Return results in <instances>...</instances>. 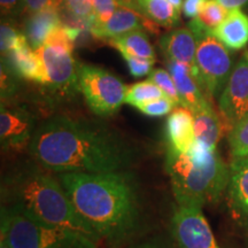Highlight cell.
<instances>
[{
	"label": "cell",
	"instance_id": "52a82bcc",
	"mask_svg": "<svg viewBox=\"0 0 248 248\" xmlns=\"http://www.w3.org/2000/svg\"><path fill=\"white\" fill-rule=\"evenodd\" d=\"M78 86L95 115L111 116L125 102L128 86L104 68L78 64Z\"/></svg>",
	"mask_w": 248,
	"mask_h": 248
},
{
	"label": "cell",
	"instance_id": "e575fe53",
	"mask_svg": "<svg viewBox=\"0 0 248 248\" xmlns=\"http://www.w3.org/2000/svg\"><path fill=\"white\" fill-rule=\"evenodd\" d=\"M207 1L208 0H184L182 8L183 13H184L186 17L191 18V20L197 18L200 15Z\"/></svg>",
	"mask_w": 248,
	"mask_h": 248
},
{
	"label": "cell",
	"instance_id": "5bb4252c",
	"mask_svg": "<svg viewBox=\"0 0 248 248\" xmlns=\"http://www.w3.org/2000/svg\"><path fill=\"white\" fill-rule=\"evenodd\" d=\"M151 20L133 9L119 7L114 14L102 23H93L90 32L93 37L102 40H110L135 30H144L145 28L154 31Z\"/></svg>",
	"mask_w": 248,
	"mask_h": 248
},
{
	"label": "cell",
	"instance_id": "6da1fadb",
	"mask_svg": "<svg viewBox=\"0 0 248 248\" xmlns=\"http://www.w3.org/2000/svg\"><path fill=\"white\" fill-rule=\"evenodd\" d=\"M29 152L38 166L59 175L124 171L137 157L135 147L106 124L68 115L37 126Z\"/></svg>",
	"mask_w": 248,
	"mask_h": 248
},
{
	"label": "cell",
	"instance_id": "2e32d148",
	"mask_svg": "<svg viewBox=\"0 0 248 248\" xmlns=\"http://www.w3.org/2000/svg\"><path fill=\"white\" fill-rule=\"evenodd\" d=\"M166 131L169 150L188 153L195 144L193 113L185 107H176L167 120Z\"/></svg>",
	"mask_w": 248,
	"mask_h": 248
},
{
	"label": "cell",
	"instance_id": "4fadbf2b",
	"mask_svg": "<svg viewBox=\"0 0 248 248\" xmlns=\"http://www.w3.org/2000/svg\"><path fill=\"white\" fill-rule=\"evenodd\" d=\"M226 197L232 217L248 228V156L233 157L230 166Z\"/></svg>",
	"mask_w": 248,
	"mask_h": 248
},
{
	"label": "cell",
	"instance_id": "4dcf8cb0",
	"mask_svg": "<svg viewBox=\"0 0 248 248\" xmlns=\"http://www.w3.org/2000/svg\"><path fill=\"white\" fill-rule=\"evenodd\" d=\"M94 9V23H102L107 21L114 12L120 7L116 0H91Z\"/></svg>",
	"mask_w": 248,
	"mask_h": 248
},
{
	"label": "cell",
	"instance_id": "f546056e",
	"mask_svg": "<svg viewBox=\"0 0 248 248\" xmlns=\"http://www.w3.org/2000/svg\"><path fill=\"white\" fill-rule=\"evenodd\" d=\"M122 58L125 60L126 64H128L129 71L132 76L135 77H142L150 75L151 71L153 70V64L155 61L145 60V59H140L137 57H133L125 52H120Z\"/></svg>",
	"mask_w": 248,
	"mask_h": 248
},
{
	"label": "cell",
	"instance_id": "d6986e66",
	"mask_svg": "<svg viewBox=\"0 0 248 248\" xmlns=\"http://www.w3.org/2000/svg\"><path fill=\"white\" fill-rule=\"evenodd\" d=\"M213 33L228 48H244L248 44V15L241 9L229 11L228 16Z\"/></svg>",
	"mask_w": 248,
	"mask_h": 248
},
{
	"label": "cell",
	"instance_id": "1f68e13d",
	"mask_svg": "<svg viewBox=\"0 0 248 248\" xmlns=\"http://www.w3.org/2000/svg\"><path fill=\"white\" fill-rule=\"evenodd\" d=\"M15 74L9 69V67L1 60V101L7 100L16 91L15 84Z\"/></svg>",
	"mask_w": 248,
	"mask_h": 248
},
{
	"label": "cell",
	"instance_id": "8992f818",
	"mask_svg": "<svg viewBox=\"0 0 248 248\" xmlns=\"http://www.w3.org/2000/svg\"><path fill=\"white\" fill-rule=\"evenodd\" d=\"M187 27L197 38L195 76L204 93L212 98L216 97L222 93L233 70L230 51L198 17L191 20Z\"/></svg>",
	"mask_w": 248,
	"mask_h": 248
},
{
	"label": "cell",
	"instance_id": "ab89813d",
	"mask_svg": "<svg viewBox=\"0 0 248 248\" xmlns=\"http://www.w3.org/2000/svg\"><path fill=\"white\" fill-rule=\"evenodd\" d=\"M0 248H11V247H9V245L6 243L5 240L1 239L0 240Z\"/></svg>",
	"mask_w": 248,
	"mask_h": 248
},
{
	"label": "cell",
	"instance_id": "30bf717a",
	"mask_svg": "<svg viewBox=\"0 0 248 248\" xmlns=\"http://www.w3.org/2000/svg\"><path fill=\"white\" fill-rule=\"evenodd\" d=\"M218 109L230 130L248 116V51L241 55L219 94Z\"/></svg>",
	"mask_w": 248,
	"mask_h": 248
},
{
	"label": "cell",
	"instance_id": "ffe728a7",
	"mask_svg": "<svg viewBox=\"0 0 248 248\" xmlns=\"http://www.w3.org/2000/svg\"><path fill=\"white\" fill-rule=\"evenodd\" d=\"M195 142L209 151H216L222 137L223 124L212 105L193 114Z\"/></svg>",
	"mask_w": 248,
	"mask_h": 248
},
{
	"label": "cell",
	"instance_id": "7402d4cb",
	"mask_svg": "<svg viewBox=\"0 0 248 248\" xmlns=\"http://www.w3.org/2000/svg\"><path fill=\"white\" fill-rule=\"evenodd\" d=\"M137 11L152 22L164 28L176 26L181 20V12L168 0H137Z\"/></svg>",
	"mask_w": 248,
	"mask_h": 248
},
{
	"label": "cell",
	"instance_id": "484cf974",
	"mask_svg": "<svg viewBox=\"0 0 248 248\" xmlns=\"http://www.w3.org/2000/svg\"><path fill=\"white\" fill-rule=\"evenodd\" d=\"M0 38H1V57H5L9 52L13 51L14 48L18 47L20 45L27 43L28 40L24 36L23 32H20L16 28L14 27L13 23L8 22L7 20L1 22V28H0Z\"/></svg>",
	"mask_w": 248,
	"mask_h": 248
},
{
	"label": "cell",
	"instance_id": "cb8c5ba5",
	"mask_svg": "<svg viewBox=\"0 0 248 248\" xmlns=\"http://www.w3.org/2000/svg\"><path fill=\"white\" fill-rule=\"evenodd\" d=\"M228 141L232 156H248V116L232 126Z\"/></svg>",
	"mask_w": 248,
	"mask_h": 248
},
{
	"label": "cell",
	"instance_id": "74e56055",
	"mask_svg": "<svg viewBox=\"0 0 248 248\" xmlns=\"http://www.w3.org/2000/svg\"><path fill=\"white\" fill-rule=\"evenodd\" d=\"M117 4H119L120 7H125L133 9V11H137V0H116Z\"/></svg>",
	"mask_w": 248,
	"mask_h": 248
},
{
	"label": "cell",
	"instance_id": "3957f363",
	"mask_svg": "<svg viewBox=\"0 0 248 248\" xmlns=\"http://www.w3.org/2000/svg\"><path fill=\"white\" fill-rule=\"evenodd\" d=\"M46 171L40 166L22 164L8 172L1 184L2 206L13 207L46 224L80 231L100 241L76 212L61 182Z\"/></svg>",
	"mask_w": 248,
	"mask_h": 248
},
{
	"label": "cell",
	"instance_id": "e0dca14e",
	"mask_svg": "<svg viewBox=\"0 0 248 248\" xmlns=\"http://www.w3.org/2000/svg\"><path fill=\"white\" fill-rule=\"evenodd\" d=\"M160 47L167 60L195 66L197 38L188 28H179L164 33L160 39Z\"/></svg>",
	"mask_w": 248,
	"mask_h": 248
},
{
	"label": "cell",
	"instance_id": "8fae6325",
	"mask_svg": "<svg viewBox=\"0 0 248 248\" xmlns=\"http://www.w3.org/2000/svg\"><path fill=\"white\" fill-rule=\"evenodd\" d=\"M36 119L29 109L1 101L0 106V142L2 150L22 152L28 148L36 132Z\"/></svg>",
	"mask_w": 248,
	"mask_h": 248
},
{
	"label": "cell",
	"instance_id": "7c38bea8",
	"mask_svg": "<svg viewBox=\"0 0 248 248\" xmlns=\"http://www.w3.org/2000/svg\"><path fill=\"white\" fill-rule=\"evenodd\" d=\"M166 66L175 82L182 107L187 108L195 114L209 106L210 102L195 76L193 67L172 60H167Z\"/></svg>",
	"mask_w": 248,
	"mask_h": 248
},
{
	"label": "cell",
	"instance_id": "83f0119b",
	"mask_svg": "<svg viewBox=\"0 0 248 248\" xmlns=\"http://www.w3.org/2000/svg\"><path fill=\"white\" fill-rule=\"evenodd\" d=\"M63 8L69 11L90 28L95 21L94 9L91 0H63Z\"/></svg>",
	"mask_w": 248,
	"mask_h": 248
},
{
	"label": "cell",
	"instance_id": "d590c367",
	"mask_svg": "<svg viewBox=\"0 0 248 248\" xmlns=\"http://www.w3.org/2000/svg\"><path fill=\"white\" fill-rule=\"evenodd\" d=\"M226 9H240L244 6L248 5V0H218Z\"/></svg>",
	"mask_w": 248,
	"mask_h": 248
},
{
	"label": "cell",
	"instance_id": "4316f807",
	"mask_svg": "<svg viewBox=\"0 0 248 248\" xmlns=\"http://www.w3.org/2000/svg\"><path fill=\"white\" fill-rule=\"evenodd\" d=\"M150 79L152 82L155 83L159 88L162 90L167 98L170 99L173 104L176 105V107H181V100H179L177 89H176L175 82H173L171 75L169 74V71L164 69H153L151 71Z\"/></svg>",
	"mask_w": 248,
	"mask_h": 248
},
{
	"label": "cell",
	"instance_id": "277c9868",
	"mask_svg": "<svg viewBox=\"0 0 248 248\" xmlns=\"http://www.w3.org/2000/svg\"><path fill=\"white\" fill-rule=\"evenodd\" d=\"M166 170L178 206L216 203L226 192L230 176L228 167L217 153L197 142L188 153L167 152Z\"/></svg>",
	"mask_w": 248,
	"mask_h": 248
},
{
	"label": "cell",
	"instance_id": "5b68a950",
	"mask_svg": "<svg viewBox=\"0 0 248 248\" xmlns=\"http://www.w3.org/2000/svg\"><path fill=\"white\" fill-rule=\"evenodd\" d=\"M0 230L11 248H100L83 232L39 222L13 207L1 206Z\"/></svg>",
	"mask_w": 248,
	"mask_h": 248
},
{
	"label": "cell",
	"instance_id": "8d00e7d4",
	"mask_svg": "<svg viewBox=\"0 0 248 248\" xmlns=\"http://www.w3.org/2000/svg\"><path fill=\"white\" fill-rule=\"evenodd\" d=\"M129 248H168V247H166L163 244H161L156 240H147V241H141V243L131 245Z\"/></svg>",
	"mask_w": 248,
	"mask_h": 248
},
{
	"label": "cell",
	"instance_id": "ba28073f",
	"mask_svg": "<svg viewBox=\"0 0 248 248\" xmlns=\"http://www.w3.org/2000/svg\"><path fill=\"white\" fill-rule=\"evenodd\" d=\"M74 45L66 43H45L37 49L44 63L46 88L59 99H70L79 91L78 64L73 57Z\"/></svg>",
	"mask_w": 248,
	"mask_h": 248
},
{
	"label": "cell",
	"instance_id": "603a6c76",
	"mask_svg": "<svg viewBox=\"0 0 248 248\" xmlns=\"http://www.w3.org/2000/svg\"><path fill=\"white\" fill-rule=\"evenodd\" d=\"M163 97H166V95H164L162 90L151 79H148L129 86L126 90L125 104L131 105L133 107H138L139 105L144 104V102Z\"/></svg>",
	"mask_w": 248,
	"mask_h": 248
},
{
	"label": "cell",
	"instance_id": "836d02e7",
	"mask_svg": "<svg viewBox=\"0 0 248 248\" xmlns=\"http://www.w3.org/2000/svg\"><path fill=\"white\" fill-rule=\"evenodd\" d=\"M26 13L31 14L45 8H63V0H24Z\"/></svg>",
	"mask_w": 248,
	"mask_h": 248
},
{
	"label": "cell",
	"instance_id": "d6a6232c",
	"mask_svg": "<svg viewBox=\"0 0 248 248\" xmlns=\"http://www.w3.org/2000/svg\"><path fill=\"white\" fill-rule=\"evenodd\" d=\"M2 17H15L26 13L24 0H0Z\"/></svg>",
	"mask_w": 248,
	"mask_h": 248
},
{
	"label": "cell",
	"instance_id": "d4e9b609",
	"mask_svg": "<svg viewBox=\"0 0 248 248\" xmlns=\"http://www.w3.org/2000/svg\"><path fill=\"white\" fill-rule=\"evenodd\" d=\"M228 14L229 9H226L218 0H208L198 18L207 29L214 31L221 26Z\"/></svg>",
	"mask_w": 248,
	"mask_h": 248
},
{
	"label": "cell",
	"instance_id": "9a60e30c",
	"mask_svg": "<svg viewBox=\"0 0 248 248\" xmlns=\"http://www.w3.org/2000/svg\"><path fill=\"white\" fill-rule=\"evenodd\" d=\"M13 73L20 78L30 80L40 85H46L47 75L42 59L29 43H24L14 48L5 57H1Z\"/></svg>",
	"mask_w": 248,
	"mask_h": 248
},
{
	"label": "cell",
	"instance_id": "f1b7e54d",
	"mask_svg": "<svg viewBox=\"0 0 248 248\" xmlns=\"http://www.w3.org/2000/svg\"><path fill=\"white\" fill-rule=\"evenodd\" d=\"M140 113L144 115L151 116V117H161L170 114L176 108V105L168 99L167 97L155 99V100H151L144 104L139 105L136 107Z\"/></svg>",
	"mask_w": 248,
	"mask_h": 248
},
{
	"label": "cell",
	"instance_id": "f35d334b",
	"mask_svg": "<svg viewBox=\"0 0 248 248\" xmlns=\"http://www.w3.org/2000/svg\"><path fill=\"white\" fill-rule=\"evenodd\" d=\"M168 1L173 6V7L177 9V11L181 12V9L183 8V0H168Z\"/></svg>",
	"mask_w": 248,
	"mask_h": 248
},
{
	"label": "cell",
	"instance_id": "9c48e42d",
	"mask_svg": "<svg viewBox=\"0 0 248 248\" xmlns=\"http://www.w3.org/2000/svg\"><path fill=\"white\" fill-rule=\"evenodd\" d=\"M171 233L179 248H219L201 207L178 206L171 218Z\"/></svg>",
	"mask_w": 248,
	"mask_h": 248
},
{
	"label": "cell",
	"instance_id": "44dd1931",
	"mask_svg": "<svg viewBox=\"0 0 248 248\" xmlns=\"http://www.w3.org/2000/svg\"><path fill=\"white\" fill-rule=\"evenodd\" d=\"M119 52H125L133 57L155 61V51L144 30H135L108 40Z\"/></svg>",
	"mask_w": 248,
	"mask_h": 248
},
{
	"label": "cell",
	"instance_id": "7a4b0ae2",
	"mask_svg": "<svg viewBox=\"0 0 248 248\" xmlns=\"http://www.w3.org/2000/svg\"><path fill=\"white\" fill-rule=\"evenodd\" d=\"M59 181L78 215L109 247H122L139 231L141 204L132 173L68 172Z\"/></svg>",
	"mask_w": 248,
	"mask_h": 248
},
{
	"label": "cell",
	"instance_id": "ac0fdd59",
	"mask_svg": "<svg viewBox=\"0 0 248 248\" xmlns=\"http://www.w3.org/2000/svg\"><path fill=\"white\" fill-rule=\"evenodd\" d=\"M62 24L59 9L45 8L29 14L24 23L23 33L29 45L37 51Z\"/></svg>",
	"mask_w": 248,
	"mask_h": 248
}]
</instances>
